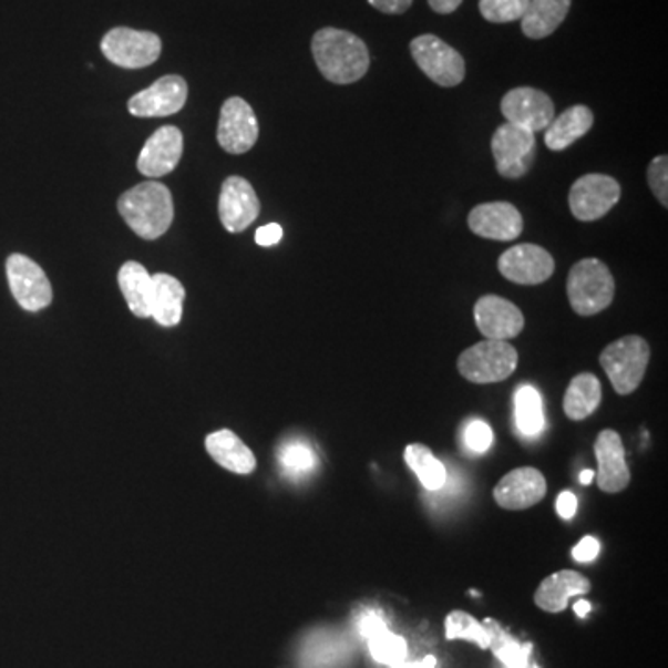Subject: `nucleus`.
<instances>
[{
    "mask_svg": "<svg viewBox=\"0 0 668 668\" xmlns=\"http://www.w3.org/2000/svg\"><path fill=\"white\" fill-rule=\"evenodd\" d=\"M620 194V184L609 175H583L568 192L572 216L579 222H598L613 206H617Z\"/></svg>",
    "mask_w": 668,
    "mask_h": 668,
    "instance_id": "1a4fd4ad",
    "label": "nucleus"
},
{
    "mask_svg": "<svg viewBox=\"0 0 668 668\" xmlns=\"http://www.w3.org/2000/svg\"><path fill=\"white\" fill-rule=\"evenodd\" d=\"M555 507H557L561 518L571 520L576 514L577 497L571 491H563L557 497Z\"/></svg>",
    "mask_w": 668,
    "mask_h": 668,
    "instance_id": "ea45409f",
    "label": "nucleus"
},
{
    "mask_svg": "<svg viewBox=\"0 0 668 668\" xmlns=\"http://www.w3.org/2000/svg\"><path fill=\"white\" fill-rule=\"evenodd\" d=\"M429 7L433 12L440 13V16H448V13H453L458 10L461 4H463V0H428Z\"/></svg>",
    "mask_w": 668,
    "mask_h": 668,
    "instance_id": "a19ab883",
    "label": "nucleus"
},
{
    "mask_svg": "<svg viewBox=\"0 0 668 668\" xmlns=\"http://www.w3.org/2000/svg\"><path fill=\"white\" fill-rule=\"evenodd\" d=\"M217 210L225 230L236 235L251 227L253 222H257L260 201L249 181L244 177H229L223 183Z\"/></svg>",
    "mask_w": 668,
    "mask_h": 668,
    "instance_id": "2eb2a0df",
    "label": "nucleus"
},
{
    "mask_svg": "<svg viewBox=\"0 0 668 668\" xmlns=\"http://www.w3.org/2000/svg\"><path fill=\"white\" fill-rule=\"evenodd\" d=\"M258 140L257 115L241 97H230L223 103L217 142L230 155H244Z\"/></svg>",
    "mask_w": 668,
    "mask_h": 668,
    "instance_id": "9b49d317",
    "label": "nucleus"
},
{
    "mask_svg": "<svg viewBox=\"0 0 668 668\" xmlns=\"http://www.w3.org/2000/svg\"><path fill=\"white\" fill-rule=\"evenodd\" d=\"M648 184L657 201L665 208L668 206V156L659 155L648 166Z\"/></svg>",
    "mask_w": 668,
    "mask_h": 668,
    "instance_id": "f704fd0d",
    "label": "nucleus"
},
{
    "mask_svg": "<svg viewBox=\"0 0 668 668\" xmlns=\"http://www.w3.org/2000/svg\"><path fill=\"white\" fill-rule=\"evenodd\" d=\"M411 54L422 73L442 88L459 86L466 76L461 52L440 40L439 35H418L411 41Z\"/></svg>",
    "mask_w": 668,
    "mask_h": 668,
    "instance_id": "423d86ee",
    "label": "nucleus"
},
{
    "mask_svg": "<svg viewBox=\"0 0 668 668\" xmlns=\"http://www.w3.org/2000/svg\"><path fill=\"white\" fill-rule=\"evenodd\" d=\"M600 554V543L594 537H585L579 541L576 548L572 549V557L577 563H590Z\"/></svg>",
    "mask_w": 668,
    "mask_h": 668,
    "instance_id": "e433bc0d",
    "label": "nucleus"
},
{
    "mask_svg": "<svg viewBox=\"0 0 668 668\" xmlns=\"http://www.w3.org/2000/svg\"><path fill=\"white\" fill-rule=\"evenodd\" d=\"M593 477H594L593 470H583L582 477H579V481H582L583 485H588V483H590V481H593Z\"/></svg>",
    "mask_w": 668,
    "mask_h": 668,
    "instance_id": "c03bdc74",
    "label": "nucleus"
},
{
    "mask_svg": "<svg viewBox=\"0 0 668 668\" xmlns=\"http://www.w3.org/2000/svg\"><path fill=\"white\" fill-rule=\"evenodd\" d=\"M206 450L219 466L235 474L247 475L257 469V459L251 450L229 429L208 434Z\"/></svg>",
    "mask_w": 668,
    "mask_h": 668,
    "instance_id": "5701e85b",
    "label": "nucleus"
},
{
    "mask_svg": "<svg viewBox=\"0 0 668 668\" xmlns=\"http://www.w3.org/2000/svg\"><path fill=\"white\" fill-rule=\"evenodd\" d=\"M120 288L125 296L126 305L132 315L137 318H151V294H153V282L147 269L140 263H126L121 266Z\"/></svg>",
    "mask_w": 668,
    "mask_h": 668,
    "instance_id": "cd10ccee",
    "label": "nucleus"
},
{
    "mask_svg": "<svg viewBox=\"0 0 668 668\" xmlns=\"http://www.w3.org/2000/svg\"><path fill=\"white\" fill-rule=\"evenodd\" d=\"M312 56L332 84H353L370 69V52L359 35L348 30L321 29L312 38Z\"/></svg>",
    "mask_w": 668,
    "mask_h": 668,
    "instance_id": "f257e3e1",
    "label": "nucleus"
},
{
    "mask_svg": "<svg viewBox=\"0 0 668 668\" xmlns=\"http://www.w3.org/2000/svg\"><path fill=\"white\" fill-rule=\"evenodd\" d=\"M590 590V582L576 571H559L543 579L535 593V604L546 613H563L574 596Z\"/></svg>",
    "mask_w": 668,
    "mask_h": 668,
    "instance_id": "412c9836",
    "label": "nucleus"
},
{
    "mask_svg": "<svg viewBox=\"0 0 668 668\" xmlns=\"http://www.w3.org/2000/svg\"><path fill=\"white\" fill-rule=\"evenodd\" d=\"M572 310L579 316L600 315L613 304L615 277L598 258H583L574 264L566 280Z\"/></svg>",
    "mask_w": 668,
    "mask_h": 668,
    "instance_id": "7ed1b4c3",
    "label": "nucleus"
},
{
    "mask_svg": "<svg viewBox=\"0 0 668 668\" xmlns=\"http://www.w3.org/2000/svg\"><path fill=\"white\" fill-rule=\"evenodd\" d=\"M600 379L587 371L577 373L576 378L572 379L565 398H563V409L572 422H582L585 418L590 417L600 407Z\"/></svg>",
    "mask_w": 668,
    "mask_h": 668,
    "instance_id": "bb28decb",
    "label": "nucleus"
},
{
    "mask_svg": "<svg viewBox=\"0 0 668 668\" xmlns=\"http://www.w3.org/2000/svg\"><path fill=\"white\" fill-rule=\"evenodd\" d=\"M153 294H151V316L162 327L178 326L183 320L184 286L172 275L156 274L151 277Z\"/></svg>",
    "mask_w": 668,
    "mask_h": 668,
    "instance_id": "393cba45",
    "label": "nucleus"
},
{
    "mask_svg": "<svg viewBox=\"0 0 668 668\" xmlns=\"http://www.w3.org/2000/svg\"><path fill=\"white\" fill-rule=\"evenodd\" d=\"M120 214L143 240H156L166 235L173 222L172 192L164 184L147 181L121 195Z\"/></svg>",
    "mask_w": 668,
    "mask_h": 668,
    "instance_id": "f03ea898",
    "label": "nucleus"
},
{
    "mask_svg": "<svg viewBox=\"0 0 668 668\" xmlns=\"http://www.w3.org/2000/svg\"><path fill=\"white\" fill-rule=\"evenodd\" d=\"M280 240H282V227L279 223H268L260 227L255 235V241L263 247L277 246Z\"/></svg>",
    "mask_w": 668,
    "mask_h": 668,
    "instance_id": "4c0bfd02",
    "label": "nucleus"
},
{
    "mask_svg": "<svg viewBox=\"0 0 668 668\" xmlns=\"http://www.w3.org/2000/svg\"><path fill=\"white\" fill-rule=\"evenodd\" d=\"M546 477L543 472L532 466L516 469L503 475L494 486V500L497 505L507 511H524L532 508L546 496Z\"/></svg>",
    "mask_w": 668,
    "mask_h": 668,
    "instance_id": "aec40b11",
    "label": "nucleus"
},
{
    "mask_svg": "<svg viewBox=\"0 0 668 668\" xmlns=\"http://www.w3.org/2000/svg\"><path fill=\"white\" fill-rule=\"evenodd\" d=\"M7 274L10 290L24 310L38 312L52 304L51 280L32 258L16 253L8 258Z\"/></svg>",
    "mask_w": 668,
    "mask_h": 668,
    "instance_id": "9d476101",
    "label": "nucleus"
},
{
    "mask_svg": "<svg viewBox=\"0 0 668 668\" xmlns=\"http://www.w3.org/2000/svg\"><path fill=\"white\" fill-rule=\"evenodd\" d=\"M594 455L598 463V474L596 481L600 491L607 494H617L626 491V486L631 481L628 461H626V450H624L623 439L617 431L604 429L594 442Z\"/></svg>",
    "mask_w": 668,
    "mask_h": 668,
    "instance_id": "a211bd4d",
    "label": "nucleus"
},
{
    "mask_svg": "<svg viewBox=\"0 0 668 668\" xmlns=\"http://www.w3.org/2000/svg\"><path fill=\"white\" fill-rule=\"evenodd\" d=\"M436 667V659L433 656L425 657L423 661L418 662H401L392 668H434Z\"/></svg>",
    "mask_w": 668,
    "mask_h": 668,
    "instance_id": "79ce46f5",
    "label": "nucleus"
},
{
    "mask_svg": "<svg viewBox=\"0 0 668 668\" xmlns=\"http://www.w3.org/2000/svg\"><path fill=\"white\" fill-rule=\"evenodd\" d=\"M486 634L491 639L492 651L494 656L503 662L505 668H530V661H532V645H522L518 640L511 637L508 631L500 626L496 620L486 618L485 623Z\"/></svg>",
    "mask_w": 668,
    "mask_h": 668,
    "instance_id": "c85d7f7f",
    "label": "nucleus"
},
{
    "mask_svg": "<svg viewBox=\"0 0 668 668\" xmlns=\"http://www.w3.org/2000/svg\"><path fill=\"white\" fill-rule=\"evenodd\" d=\"M469 227L486 240L513 241L524 230V217L516 206L505 201L483 203L470 212Z\"/></svg>",
    "mask_w": 668,
    "mask_h": 668,
    "instance_id": "6ab92c4d",
    "label": "nucleus"
},
{
    "mask_svg": "<svg viewBox=\"0 0 668 668\" xmlns=\"http://www.w3.org/2000/svg\"><path fill=\"white\" fill-rule=\"evenodd\" d=\"M502 114L507 123L524 131L541 132L555 117L554 101L535 88H514L502 99Z\"/></svg>",
    "mask_w": 668,
    "mask_h": 668,
    "instance_id": "f8f14e48",
    "label": "nucleus"
},
{
    "mask_svg": "<svg viewBox=\"0 0 668 668\" xmlns=\"http://www.w3.org/2000/svg\"><path fill=\"white\" fill-rule=\"evenodd\" d=\"M279 461L288 474L305 475L315 470L316 453L309 444H305L301 440H291L280 448Z\"/></svg>",
    "mask_w": 668,
    "mask_h": 668,
    "instance_id": "473e14b6",
    "label": "nucleus"
},
{
    "mask_svg": "<svg viewBox=\"0 0 668 668\" xmlns=\"http://www.w3.org/2000/svg\"><path fill=\"white\" fill-rule=\"evenodd\" d=\"M445 639L470 640L486 650L491 646V639L486 634L485 626L477 623L472 615L464 612H452L445 617Z\"/></svg>",
    "mask_w": 668,
    "mask_h": 668,
    "instance_id": "2f4dec72",
    "label": "nucleus"
},
{
    "mask_svg": "<svg viewBox=\"0 0 668 668\" xmlns=\"http://www.w3.org/2000/svg\"><path fill=\"white\" fill-rule=\"evenodd\" d=\"M184 137L177 126H161L153 132L137 156V172L143 177H166L183 158Z\"/></svg>",
    "mask_w": 668,
    "mask_h": 668,
    "instance_id": "f3484780",
    "label": "nucleus"
},
{
    "mask_svg": "<svg viewBox=\"0 0 668 668\" xmlns=\"http://www.w3.org/2000/svg\"><path fill=\"white\" fill-rule=\"evenodd\" d=\"M188 99V84L178 74H166L136 93L129 101V112L136 117H167L184 109Z\"/></svg>",
    "mask_w": 668,
    "mask_h": 668,
    "instance_id": "4468645a",
    "label": "nucleus"
},
{
    "mask_svg": "<svg viewBox=\"0 0 668 668\" xmlns=\"http://www.w3.org/2000/svg\"><path fill=\"white\" fill-rule=\"evenodd\" d=\"M514 411H516V425L518 431L526 436L538 434L544 428L543 398L532 384H522L514 394Z\"/></svg>",
    "mask_w": 668,
    "mask_h": 668,
    "instance_id": "7c9ffc66",
    "label": "nucleus"
},
{
    "mask_svg": "<svg viewBox=\"0 0 668 668\" xmlns=\"http://www.w3.org/2000/svg\"><path fill=\"white\" fill-rule=\"evenodd\" d=\"M475 326L486 340H513L524 331L526 320L522 310L500 296H483L474 307Z\"/></svg>",
    "mask_w": 668,
    "mask_h": 668,
    "instance_id": "dca6fc26",
    "label": "nucleus"
},
{
    "mask_svg": "<svg viewBox=\"0 0 668 668\" xmlns=\"http://www.w3.org/2000/svg\"><path fill=\"white\" fill-rule=\"evenodd\" d=\"M368 2L379 12L389 16H401L412 7V0H368Z\"/></svg>",
    "mask_w": 668,
    "mask_h": 668,
    "instance_id": "58836bf2",
    "label": "nucleus"
},
{
    "mask_svg": "<svg viewBox=\"0 0 668 668\" xmlns=\"http://www.w3.org/2000/svg\"><path fill=\"white\" fill-rule=\"evenodd\" d=\"M405 463L418 475L428 491H440L445 485L444 464L434 458L428 445L409 444L405 448Z\"/></svg>",
    "mask_w": 668,
    "mask_h": 668,
    "instance_id": "c756f323",
    "label": "nucleus"
},
{
    "mask_svg": "<svg viewBox=\"0 0 668 668\" xmlns=\"http://www.w3.org/2000/svg\"><path fill=\"white\" fill-rule=\"evenodd\" d=\"M101 51L117 68L143 69L161 58L162 40L153 32L117 27L104 35Z\"/></svg>",
    "mask_w": 668,
    "mask_h": 668,
    "instance_id": "0eeeda50",
    "label": "nucleus"
},
{
    "mask_svg": "<svg viewBox=\"0 0 668 668\" xmlns=\"http://www.w3.org/2000/svg\"><path fill=\"white\" fill-rule=\"evenodd\" d=\"M594 125L593 110L585 104H576L566 109L563 114L552 120L544 129V143L549 151H565L576 143L579 137L585 136Z\"/></svg>",
    "mask_w": 668,
    "mask_h": 668,
    "instance_id": "b1692460",
    "label": "nucleus"
},
{
    "mask_svg": "<svg viewBox=\"0 0 668 668\" xmlns=\"http://www.w3.org/2000/svg\"><path fill=\"white\" fill-rule=\"evenodd\" d=\"M360 634L364 635L368 640V648L373 659L383 665H401L405 662L407 643L400 635L392 634L383 623V618L376 613H366L364 617L360 618Z\"/></svg>",
    "mask_w": 668,
    "mask_h": 668,
    "instance_id": "4be33fe9",
    "label": "nucleus"
},
{
    "mask_svg": "<svg viewBox=\"0 0 668 668\" xmlns=\"http://www.w3.org/2000/svg\"><path fill=\"white\" fill-rule=\"evenodd\" d=\"M572 0H530L522 21V32L530 40H544L559 29L571 12Z\"/></svg>",
    "mask_w": 668,
    "mask_h": 668,
    "instance_id": "a878e982",
    "label": "nucleus"
},
{
    "mask_svg": "<svg viewBox=\"0 0 668 668\" xmlns=\"http://www.w3.org/2000/svg\"><path fill=\"white\" fill-rule=\"evenodd\" d=\"M518 366V351L505 340H483L464 349L458 360L459 373L474 384L502 383Z\"/></svg>",
    "mask_w": 668,
    "mask_h": 668,
    "instance_id": "39448f33",
    "label": "nucleus"
},
{
    "mask_svg": "<svg viewBox=\"0 0 668 668\" xmlns=\"http://www.w3.org/2000/svg\"><path fill=\"white\" fill-rule=\"evenodd\" d=\"M530 0H480V12L489 23H513L526 13Z\"/></svg>",
    "mask_w": 668,
    "mask_h": 668,
    "instance_id": "72a5a7b5",
    "label": "nucleus"
},
{
    "mask_svg": "<svg viewBox=\"0 0 668 668\" xmlns=\"http://www.w3.org/2000/svg\"><path fill=\"white\" fill-rule=\"evenodd\" d=\"M574 612H576L577 617L585 618L590 613V604L587 600L576 602L574 604Z\"/></svg>",
    "mask_w": 668,
    "mask_h": 668,
    "instance_id": "37998d69",
    "label": "nucleus"
},
{
    "mask_svg": "<svg viewBox=\"0 0 668 668\" xmlns=\"http://www.w3.org/2000/svg\"><path fill=\"white\" fill-rule=\"evenodd\" d=\"M497 269L516 285H543L554 275L555 260L544 247L520 244L503 253L497 260Z\"/></svg>",
    "mask_w": 668,
    "mask_h": 668,
    "instance_id": "ddd939ff",
    "label": "nucleus"
},
{
    "mask_svg": "<svg viewBox=\"0 0 668 668\" xmlns=\"http://www.w3.org/2000/svg\"><path fill=\"white\" fill-rule=\"evenodd\" d=\"M650 362V346L637 335L618 338L600 354V364L612 381L613 389L620 395L634 394L645 379Z\"/></svg>",
    "mask_w": 668,
    "mask_h": 668,
    "instance_id": "20e7f679",
    "label": "nucleus"
},
{
    "mask_svg": "<svg viewBox=\"0 0 668 668\" xmlns=\"http://www.w3.org/2000/svg\"><path fill=\"white\" fill-rule=\"evenodd\" d=\"M492 155L502 177H524L532 169L537 155L535 134L511 123H503L492 136Z\"/></svg>",
    "mask_w": 668,
    "mask_h": 668,
    "instance_id": "6e6552de",
    "label": "nucleus"
},
{
    "mask_svg": "<svg viewBox=\"0 0 668 668\" xmlns=\"http://www.w3.org/2000/svg\"><path fill=\"white\" fill-rule=\"evenodd\" d=\"M492 444V429L483 420H474L466 428V445L475 453H485Z\"/></svg>",
    "mask_w": 668,
    "mask_h": 668,
    "instance_id": "c9c22d12",
    "label": "nucleus"
}]
</instances>
